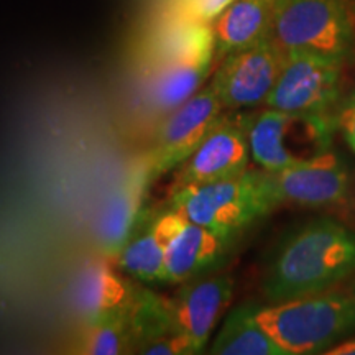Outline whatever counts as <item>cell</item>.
Masks as SVG:
<instances>
[{"label":"cell","instance_id":"6da1fadb","mask_svg":"<svg viewBox=\"0 0 355 355\" xmlns=\"http://www.w3.org/2000/svg\"><path fill=\"white\" fill-rule=\"evenodd\" d=\"M355 273V232L332 217H318L279 242L261 282L268 303L303 298Z\"/></svg>","mask_w":355,"mask_h":355},{"label":"cell","instance_id":"7a4b0ae2","mask_svg":"<svg viewBox=\"0 0 355 355\" xmlns=\"http://www.w3.org/2000/svg\"><path fill=\"white\" fill-rule=\"evenodd\" d=\"M257 321L286 355L324 354L355 334V273L314 295L259 306Z\"/></svg>","mask_w":355,"mask_h":355},{"label":"cell","instance_id":"9c48e42d","mask_svg":"<svg viewBox=\"0 0 355 355\" xmlns=\"http://www.w3.org/2000/svg\"><path fill=\"white\" fill-rule=\"evenodd\" d=\"M224 110L219 96L209 83L168 112L158 128L153 148L148 152L153 176L158 178L183 165L216 125Z\"/></svg>","mask_w":355,"mask_h":355},{"label":"cell","instance_id":"603a6c76","mask_svg":"<svg viewBox=\"0 0 355 355\" xmlns=\"http://www.w3.org/2000/svg\"><path fill=\"white\" fill-rule=\"evenodd\" d=\"M327 355H355V334L347 337V339L340 340L336 345H332L331 349H327Z\"/></svg>","mask_w":355,"mask_h":355},{"label":"cell","instance_id":"d6986e66","mask_svg":"<svg viewBox=\"0 0 355 355\" xmlns=\"http://www.w3.org/2000/svg\"><path fill=\"white\" fill-rule=\"evenodd\" d=\"M119 266L144 283H165V237L157 220L144 234L130 237L119 255Z\"/></svg>","mask_w":355,"mask_h":355},{"label":"cell","instance_id":"ba28073f","mask_svg":"<svg viewBox=\"0 0 355 355\" xmlns=\"http://www.w3.org/2000/svg\"><path fill=\"white\" fill-rule=\"evenodd\" d=\"M286 60V51L272 37L222 60L211 86L225 110L265 104Z\"/></svg>","mask_w":355,"mask_h":355},{"label":"cell","instance_id":"8fae6325","mask_svg":"<svg viewBox=\"0 0 355 355\" xmlns=\"http://www.w3.org/2000/svg\"><path fill=\"white\" fill-rule=\"evenodd\" d=\"M250 157L248 117L222 114L193 155L178 166L173 189L241 175L248 170Z\"/></svg>","mask_w":355,"mask_h":355},{"label":"cell","instance_id":"5b68a950","mask_svg":"<svg viewBox=\"0 0 355 355\" xmlns=\"http://www.w3.org/2000/svg\"><path fill=\"white\" fill-rule=\"evenodd\" d=\"M336 121L331 114L283 112L266 107L248 117L252 159L265 171H282L329 152Z\"/></svg>","mask_w":355,"mask_h":355},{"label":"cell","instance_id":"52a82bcc","mask_svg":"<svg viewBox=\"0 0 355 355\" xmlns=\"http://www.w3.org/2000/svg\"><path fill=\"white\" fill-rule=\"evenodd\" d=\"M340 79L343 61L303 50L288 51L265 105L283 112L329 114L339 102Z\"/></svg>","mask_w":355,"mask_h":355},{"label":"cell","instance_id":"ffe728a7","mask_svg":"<svg viewBox=\"0 0 355 355\" xmlns=\"http://www.w3.org/2000/svg\"><path fill=\"white\" fill-rule=\"evenodd\" d=\"M133 340L130 311L114 314L92 321H84L74 352L87 355H121L133 354Z\"/></svg>","mask_w":355,"mask_h":355},{"label":"cell","instance_id":"e0dca14e","mask_svg":"<svg viewBox=\"0 0 355 355\" xmlns=\"http://www.w3.org/2000/svg\"><path fill=\"white\" fill-rule=\"evenodd\" d=\"M277 3L278 0H234L212 21L216 55L224 60L272 37Z\"/></svg>","mask_w":355,"mask_h":355},{"label":"cell","instance_id":"4fadbf2b","mask_svg":"<svg viewBox=\"0 0 355 355\" xmlns=\"http://www.w3.org/2000/svg\"><path fill=\"white\" fill-rule=\"evenodd\" d=\"M232 295L234 279L229 275H214L184 282L180 291L168 298L173 322L189 343L193 355L204 352Z\"/></svg>","mask_w":355,"mask_h":355},{"label":"cell","instance_id":"277c9868","mask_svg":"<svg viewBox=\"0 0 355 355\" xmlns=\"http://www.w3.org/2000/svg\"><path fill=\"white\" fill-rule=\"evenodd\" d=\"M216 43L212 25L193 20L170 30L162 40L148 86V101L168 114L201 89L209 76Z\"/></svg>","mask_w":355,"mask_h":355},{"label":"cell","instance_id":"2e32d148","mask_svg":"<svg viewBox=\"0 0 355 355\" xmlns=\"http://www.w3.org/2000/svg\"><path fill=\"white\" fill-rule=\"evenodd\" d=\"M130 324L135 340L133 354L193 355L189 343L173 322L168 298L140 288L130 309Z\"/></svg>","mask_w":355,"mask_h":355},{"label":"cell","instance_id":"7c38bea8","mask_svg":"<svg viewBox=\"0 0 355 355\" xmlns=\"http://www.w3.org/2000/svg\"><path fill=\"white\" fill-rule=\"evenodd\" d=\"M155 220L165 237V283L170 285L189 282L216 266L234 242L232 237L194 224L170 207Z\"/></svg>","mask_w":355,"mask_h":355},{"label":"cell","instance_id":"44dd1931","mask_svg":"<svg viewBox=\"0 0 355 355\" xmlns=\"http://www.w3.org/2000/svg\"><path fill=\"white\" fill-rule=\"evenodd\" d=\"M334 121L336 127L343 133L345 144L355 155V91L337 104Z\"/></svg>","mask_w":355,"mask_h":355},{"label":"cell","instance_id":"8992f818","mask_svg":"<svg viewBox=\"0 0 355 355\" xmlns=\"http://www.w3.org/2000/svg\"><path fill=\"white\" fill-rule=\"evenodd\" d=\"M272 38L286 53L303 50L344 61L355 48L350 0H278Z\"/></svg>","mask_w":355,"mask_h":355},{"label":"cell","instance_id":"3957f363","mask_svg":"<svg viewBox=\"0 0 355 355\" xmlns=\"http://www.w3.org/2000/svg\"><path fill=\"white\" fill-rule=\"evenodd\" d=\"M278 206L272 176L261 168L225 180L176 188L168 201L170 209L188 220L232 239Z\"/></svg>","mask_w":355,"mask_h":355},{"label":"cell","instance_id":"30bf717a","mask_svg":"<svg viewBox=\"0 0 355 355\" xmlns=\"http://www.w3.org/2000/svg\"><path fill=\"white\" fill-rule=\"evenodd\" d=\"M268 173L279 204L331 209L344 206L352 194L350 168L332 150L286 170Z\"/></svg>","mask_w":355,"mask_h":355},{"label":"cell","instance_id":"ac0fdd59","mask_svg":"<svg viewBox=\"0 0 355 355\" xmlns=\"http://www.w3.org/2000/svg\"><path fill=\"white\" fill-rule=\"evenodd\" d=\"M254 303L239 304L217 332L209 354L216 355H286L257 321Z\"/></svg>","mask_w":355,"mask_h":355},{"label":"cell","instance_id":"5bb4252c","mask_svg":"<svg viewBox=\"0 0 355 355\" xmlns=\"http://www.w3.org/2000/svg\"><path fill=\"white\" fill-rule=\"evenodd\" d=\"M153 180L150 155L145 153L123 175L105 201L97 224V241L107 259L117 260L122 248L130 241L146 189Z\"/></svg>","mask_w":355,"mask_h":355},{"label":"cell","instance_id":"9a60e30c","mask_svg":"<svg viewBox=\"0 0 355 355\" xmlns=\"http://www.w3.org/2000/svg\"><path fill=\"white\" fill-rule=\"evenodd\" d=\"M140 288L114 270L107 260L91 261L76 277L73 290L74 306L83 322L123 314L133 308Z\"/></svg>","mask_w":355,"mask_h":355},{"label":"cell","instance_id":"7402d4cb","mask_svg":"<svg viewBox=\"0 0 355 355\" xmlns=\"http://www.w3.org/2000/svg\"><path fill=\"white\" fill-rule=\"evenodd\" d=\"M232 2L234 0H193L191 6H193L194 20H201L211 24V21H214Z\"/></svg>","mask_w":355,"mask_h":355}]
</instances>
